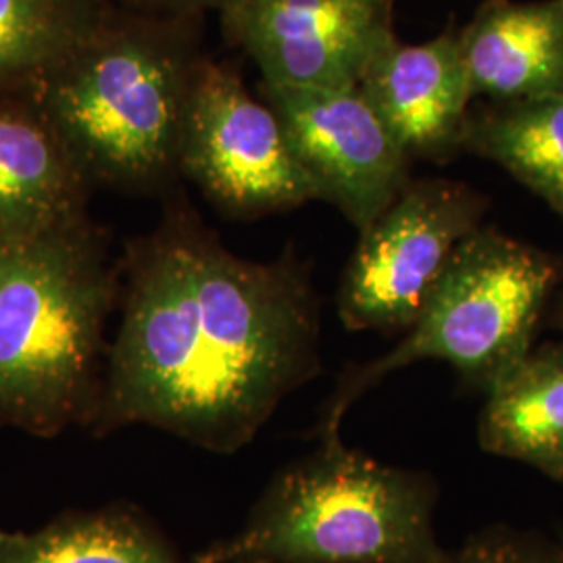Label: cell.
Listing matches in <instances>:
<instances>
[{
	"mask_svg": "<svg viewBox=\"0 0 563 563\" xmlns=\"http://www.w3.org/2000/svg\"><path fill=\"white\" fill-rule=\"evenodd\" d=\"M178 172L242 220L322 201L276 111L253 99L236 69L216 60L202 59L192 81Z\"/></svg>",
	"mask_w": 563,
	"mask_h": 563,
	"instance_id": "cell-7",
	"label": "cell"
},
{
	"mask_svg": "<svg viewBox=\"0 0 563 563\" xmlns=\"http://www.w3.org/2000/svg\"><path fill=\"white\" fill-rule=\"evenodd\" d=\"M395 0H239L222 11L225 36L257 63L262 81L357 88L397 42Z\"/></svg>",
	"mask_w": 563,
	"mask_h": 563,
	"instance_id": "cell-9",
	"label": "cell"
},
{
	"mask_svg": "<svg viewBox=\"0 0 563 563\" xmlns=\"http://www.w3.org/2000/svg\"><path fill=\"white\" fill-rule=\"evenodd\" d=\"M109 13V0H0V95H27Z\"/></svg>",
	"mask_w": 563,
	"mask_h": 563,
	"instance_id": "cell-16",
	"label": "cell"
},
{
	"mask_svg": "<svg viewBox=\"0 0 563 563\" xmlns=\"http://www.w3.org/2000/svg\"><path fill=\"white\" fill-rule=\"evenodd\" d=\"M488 202L463 181L411 180L360 232L336 307L351 332L409 330L457 246L484 225Z\"/></svg>",
	"mask_w": 563,
	"mask_h": 563,
	"instance_id": "cell-6",
	"label": "cell"
},
{
	"mask_svg": "<svg viewBox=\"0 0 563 563\" xmlns=\"http://www.w3.org/2000/svg\"><path fill=\"white\" fill-rule=\"evenodd\" d=\"M120 267L95 437L151 426L232 455L322 374V302L295 253L242 260L178 207L128 244Z\"/></svg>",
	"mask_w": 563,
	"mask_h": 563,
	"instance_id": "cell-1",
	"label": "cell"
},
{
	"mask_svg": "<svg viewBox=\"0 0 563 563\" xmlns=\"http://www.w3.org/2000/svg\"><path fill=\"white\" fill-rule=\"evenodd\" d=\"M430 474L320 444L269 483L241 530L190 563H443Z\"/></svg>",
	"mask_w": 563,
	"mask_h": 563,
	"instance_id": "cell-4",
	"label": "cell"
},
{
	"mask_svg": "<svg viewBox=\"0 0 563 563\" xmlns=\"http://www.w3.org/2000/svg\"><path fill=\"white\" fill-rule=\"evenodd\" d=\"M357 88L409 159L446 162L463 151L474 95L460 32L390 44Z\"/></svg>",
	"mask_w": 563,
	"mask_h": 563,
	"instance_id": "cell-10",
	"label": "cell"
},
{
	"mask_svg": "<svg viewBox=\"0 0 563 563\" xmlns=\"http://www.w3.org/2000/svg\"><path fill=\"white\" fill-rule=\"evenodd\" d=\"M551 323H553L555 328L563 330V290L560 292V295H558V299H555V307H553Z\"/></svg>",
	"mask_w": 563,
	"mask_h": 563,
	"instance_id": "cell-19",
	"label": "cell"
},
{
	"mask_svg": "<svg viewBox=\"0 0 563 563\" xmlns=\"http://www.w3.org/2000/svg\"><path fill=\"white\" fill-rule=\"evenodd\" d=\"M0 563H186L130 507L69 511L34 532H9Z\"/></svg>",
	"mask_w": 563,
	"mask_h": 563,
	"instance_id": "cell-15",
	"label": "cell"
},
{
	"mask_svg": "<svg viewBox=\"0 0 563 563\" xmlns=\"http://www.w3.org/2000/svg\"><path fill=\"white\" fill-rule=\"evenodd\" d=\"M7 534H9V532H4V530H2V528H0V543H2V541H4V539H7Z\"/></svg>",
	"mask_w": 563,
	"mask_h": 563,
	"instance_id": "cell-20",
	"label": "cell"
},
{
	"mask_svg": "<svg viewBox=\"0 0 563 563\" xmlns=\"http://www.w3.org/2000/svg\"><path fill=\"white\" fill-rule=\"evenodd\" d=\"M121 267L90 220L0 244V430L53 439L101 401Z\"/></svg>",
	"mask_w": 563,
	"mask_h": 563,
	"instance_id": "cell-2",
	"label": "cell"
},
{
	"mask_svg": "<svg viewBox=\"0 0 563 563\" xmlns=\"http://www.w3.org/2000/svg\"><path fill=\"white\" fill-rule=\"evenodd\" d=\"M290 148L323 202L363 232L411 181L409 157L360 88H299L262 81Z\"/></svg>",
	"mask_w": 563,
	"mask_h": 563,
	"instance_id": "cell-8",
	"label": "cell"
},
{
	"mask_svg": "<svg viewBox=\"0 0 563 563\" xmlns=\"http://www.w3.org/2000/svg\"><path fill=\"white\" fill-rule=\"evenodd\" d=\"M463 151L497 163L563 220V95L470 115Z\"/></svg>",
	"mask_w": 563,
	"mask_h": 563,
	"instance_id": "cell-14",
	"label": "cell"
},
{
	"mask_svg": "<svg viewBox=\"0 0 563 563\" xmlns=\"http://www.w3.org/2000/svg\"><path fill=\"white\" fill-rule=\"evenodd\" d=\"M136 11L144 13H159V15H197L205 9H218L222 13L225 7L239 0H125Z\"/></svg>",
	"mask_w": 563,
	"mask_h": 563,
	"instance_id": "cell-18",
	"label": "cell"
},
{
	"mask_svg": "<svg viewBox=\"0 0 563 563\" xmlns=\"http://www.w3.org/2000/svg\"><path fill=\"white\" fill-rule=\"evenodd\" d=\"M478 443L563 483V342L534 346L486 393Z\"/></svg>",
	"mask_w": 563,
	"mask_h": 563,
	"instance_id": "cell-13",
	"label": "cell"
},
{
	"mask_svg": "<svg viewBox=\"0 0 563 563\" xmlns=\"http://www.w3.org/2000/svg\"><path fill=\"white\" fill-rule=\"evenodd\" d=\"M562 276L555 257L481 225L457 246L405 339L383 357L342 374L316 439L342 443L344 413L357 399L393 372L423 360L451 363L467 388L490 393L534 349Z\"/></svg>",
	"mask_w": 563,
	"mask_h": 563,
	"instance_id": "cell-5",
	"label": "cell"
},
{
	"mask_svg": "<svg viewBox=\"0 0 563 563\" xmlns=\"http://www.w3.org/2000/svg\"><path fill=\"white\" fill-rule=\"evenodd\" d=\"M90 181L25 95H0V244L86 220Z\"/></svg>",
	"mask_w": 563,
	"mask_h": 563,
	"instance_id": "cell-11",
	"label": "cell"
},
{
	"mask_svg": "<svg viewBox=\"0 0 563 563\" xmlns=\"http://www.w3.org/2000/svg\"><path fill=\"white\" fill-rule=\"evenodd\" d=\"M474 99L563 95V0H488L460 32Z\"/></svg>",
	"mask_w": 563,
	"mask_h": 563,
	"instance_id": "cell-12",
	"label": "cell"
},
{
	"mask_svg": "<svg viewBox=\"0 0 563 563\" xmlns=\"http://www.w3.org/2000/svg\"><path fill=\"white\" fill-rule=\"evenodd\" d=\"M201 60L186 15L111 9L25 97L90 184L146 192L178 172Z\"/></svg>",
	"mask_w": 563,
	"mask_h": 563,
	"instance_id": "cell-3",
	"label": "cell"
},
{
	"mask_svg": "<svg viewBox=\"0 0 563 563\" xmlns=\"http://www.w3.org/2000/svg\"><path fill=\"white\" fill-rule=\"evenodd\" d=\"M443 563H563L562 544L505 526L486 528L446 551Z\"/></svg>",
	"mask_w": 563,
	"mask_h": 563,
	"instance_id": "cell-17",
	"label": "cell"
}]
</instances>
